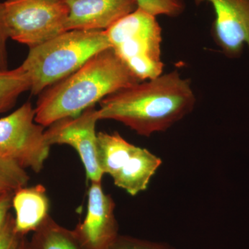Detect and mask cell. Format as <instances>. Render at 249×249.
Here are the masks:
<instances>
[{
  "mask_svg": "<svg viewBox=\"0 0 249 249\" xmlns=\"http://www.w3.org/2000/svg\"><path fill=\"white\" fill-rule=\"evenodd\" d=\"M99 104V120L119 121L139 135L150 137L191 113L196 97L190 80L175 70L123 88Z\"/></svg>",
  "mask_w": 249,
  "mask_h": 249,
  "instance_id": "1",
  "label": "cell"
},
{
  "mask_svg": "<svg viewBox=\"0 0 249 249\" xmlns=\"http://www.w3.org/2000/svg\"><path fill=\"white\" fill-rule=\"evenodd\" d=\"M108 249H174L159 242L142 240L127 235L118 236Z\"/></svg>",
  "mask_w": 249,
  "mask_h": 249,
  "instance_id": "17",
  "label": "cell"
},
{
  "mask_svg": "<svg viewBox=\"0 0 249 249\" xmlns=\"http://www.w3.org/2000/svg\"><path fill=\"white\" fill-rule=\"evenodd\" d=\"M23 237L16 231L15 217L10 213L0 229V249H18Z\"/></svg>",
  "mask_w": 249,
  "mask_h": 249,
  "instance_id": "18",
  "label": "cell"
},
{
  "mask_svg": "<svg viewBox=\"0 0 249 249\" xmlns=\"http://www.w3.org/2000/svg\"><path fill=\"white\" fill-rule=\"evenodd\" d=\"M3 4L9 38L29 48L67 31L65 0H6Z\"/></svg>",
  "mask_w": 249,
  "mask_h": 249,
  "instance_id": "6",
  "label": "cell"
},
{
  "mask_svg": "<svg viewBox=\"0 0 249 249\" xmlns=\"http://www.w3.org/2000/svg\"><path fill=\"white\" fill-rule=\"evenodd\" d=\"M67 30L106 31L138 9L136 0H65Z\"/></svg>",
  "mask_w": 249,
  "mask_h": 249,
  "instance_id": "11",
  "label": "cell"
},
{
  "mask_svg": "<svg viewBox=\"0 0 249 249\" xmlns=\"http://www.w3.org/2000/svg\"><path fill=\"white\" fill-rule=\"evenodd\" d=\"M207 1L213 8L212 34L225 56L239 58L244 47L249 48V0H194Z\"/></svg>",
  "mask_w": 249,
  "mask_h": 249,
  "instance_id": "10",
  "label": "cell"
},
{
  "mask_svg": "<svg viewBox=\"0 0 249 249\" xmlns=\"http://www.w3.org/2000/svg\"><path fill=\"white\" fill-rule=\"evenodd\" d=\"M105 31L111 48L140 81L163 73L162 29L155 16L137 9Z\"/></svg>",
  "mask_w": 249,
  "mask_h": 249,
  "instance_id": "4",
  "label": "cell"
},
{
  "mask_svg": "<svg viewBox=\"0 0 249 249\" xmlns=\"http://www.w3.org/2000/svg\"><path fill=\"white\" fill-rule=\"evenodd\" d=\"M139 82L114 50L108 48L39 95L36 122L46 127L64 118L78 116L111 93Z\"/></svg>",
  "mask_w": 249,
  "mask_h": 249,
  "instance_id": "2",
  "label": "cell"
},
{
  "mask_svg": "<svg viewBox=\"0 0 249 249\" xmlns=\"http://www.w3.org/2000/svg\"><path fill=\"white\" fill-rule=\"evenodd\" d=\"M35 108L24 103L14 112L0 119V151L23 168L40 173L50 153L45 127L35 120Z\"/></svg>",
  "mask_w": 249,
  "mask_h": 249,
  "instance_id": "7",
  "label": "cell"
},
{
  "mask_svg": "<svg viewBox=\"0 0 249 249\" xmlns=\"http://www.w3.org/2000/svg\"><path fill=\"white\" fill-rule=\"evenodd\" d=\"M27 249H85L73 231L69 230L49 215L34 232Z\"/></svg>",
  "mask_w": 249,
  "mask_h": 249,
  "instance_id": "13",
  "label": "cell"
},
{
  "mask_svg": "<svg viewBox=\"0 0 249 249\" xmlns=\"http://www.w3.org/2000/svg\"><path fill=\"white\" fill-rule=\"evenodd\" d=\"M29 180L24 168L0 151V194L14 193L27 186Z\"/></svg>",
  "mask_w": 249,
  "mask_h": 249,
  "instance_id": "15",
  "label": "cell"
},
{
  "mask_svg": "<svg viewBox=\"0 0 249 249\" xmlns=\"http://www.w3.org/2000/svg\"><path fill=\"white\" fill-rule=\"evenodd\" d=\"M9 38L5 23L4 4L0 2V70H8V55L6 43Z\"/></svg>",
  "mask_w": 249,
  "mask_h": 249,
  "instance_id": "19",
  "label": "cell"
},
{
  "mask_svg": "<svg viewBox=\"0 0 249 249\" xmlns=\"http://www.w3.org/2000/svg\"><path fill=\"white\" fill-rule=\"evenodd\" d=\"M49 199L45 187L41 184L23 187L14 192L12 207L16 212L15 228L26 236L34 232L49 215Z\"/></svg>",
  "mask_w": 249,
  "mask_h": 249,
  "instance_id": "12",
  "label": "cell"
},
{
  "mask_svg": "<svg viewBox=\"0 0 249 249\" xmlns=\"http://www.w3.org/2000/svg\"><path fill=\"white\" fill-rule=\"evenodd\" d=\"M14 193L0 194V229L6 221L10 210L12 208V199Z\"/></svg>",
  "mask_w": 249,
  "mask_h": 249,
  "instance_id": "20",
  "label": "cell"
},
{
  "mask_svg": "<svg viewBox=\"0 0 249 249\" xmlns=\"http://www.w3.org/2000/svg\"><path fill=\"white\" fill-rule=\"evenodd\" d=\"M111 48L106 31H67L40 45L29 48L21 66L31 83L29 91L40 95L78 70L96 53Z\"/></svg>",
  "mask_w": 249,
  "mask_h": 249,
  "instance_id": "3",
  "label": "cell"
},
{
  "mask_svg": "<svg viewBox=\"0 0 249 249\" xmlns=\"http://www.w3.org/2000/svg\"><path fill=\"white\" fill-rule=\"evenodd\" d=\"M138 9L152 16L176 18L186 9L185 0H136Z\"/></svg>",
  "mask_w": 249,
  "mask_h": 249,
  "instance_id": "16",
  "label": "cell"
},
{
  "mask_svg": "<svg viewBox=\"0 0 249 249\" xmlns=\"http://www.w3.org/2000/svg\"><path fill=\"white\" fill-rule=\"evenodd\" d=\"M98 164L114 184L134 196L145 191L161 160L147 149L137 147L114 132L97 133Z\"/></svg>",
  "mask_w": 249,
  "mask_h": 249,
  "instance_id": "5",
  "label": "cell"
},
{
  "mask_svg": "<svg viewBox=\"0 0 249 249\" xmlns=\"http://www.w3.org/2000/svg\"><path fill=\"white\" fill-rule=\"evenodd\" d=\"M115 207L110 195L103 191L101 181L91 182L86 216L73 230L85 249H108L117 238Z\"/></svg>",
  "mask_w": 249,
  "mask_h": 249,
  "instance_id": "9",
  "label": "cell"
},
{
  "mask_svg": "<svg viewBox=\"0 0 249 249\" xmlns=\"http://www.w3.org/2000/svg\"><path fill=\"white\" fill-rule=\"evenodd\" d=\"M30 88V80L21 65L14 70H0V114L14 107Z\"/></svg>",
  "mask_w": 249,
  "mask_h": 249,
  "instance_id": "14",
  "label": "cell"
},
{
  "mask_svg": "<svg viewBox=\"0 0 249 249\" xmlns=\"http://www.w3.org/2000/svg\"><path fill=\"white\" fill-rule=\"evenodd\" d=\"M27 239H26V236H24L22 237V240H21L18 249H27Z\"/></svg>",
  "mask_w": 249,
  "mask_h": 249,
  "instance_id": "21",
  "label": "cell"
},
{
  "mask_svg": "<svg viewBox=\"0 0 249 249\" xmlns=\"http://www.w3.org/2000/svg\"><path fill=\"white\" fill-rule=\"evenodd\" d=\"M98 109L91 106L78 116L55 121L45 132L46 140L51 146L68 145L76 150L84 165L87 178L91 182L101 181L104 175L98 160Z\"/></svg>",
  "mask_w": 249,
  "mask_h": 249,
  "instance_id": "8",
  "label": "cell"
}]
</instances>
